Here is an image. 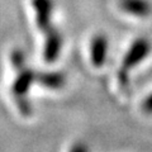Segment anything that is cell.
Returning a JSON list of instances; mask_svg holds the SVG:
<instances>
[{"label": "cell", "instance_id": "obj_4", "mask_svg": "<svg viewBox=\"0 0 152 152\" xmlns=\"http://www.w3.org/2000/svg\"><path fill=\"white\" fill-rule=\"evenodd\" d=\"M46 42H45V60L46 62L52 64L60 56L61 48H62V34L57 28H52L48 32L45 33Z\"/></svg>", "mask_w": 152, "mask_h": 152}, {"label": "cell", "instance_id": "obj_7", "mask_svg": "<svg viewBox=\"0 0 152 152\" xmlns=\"http://www.w3.org/2000/svg\"><path fill=\"white\" fill-rule=\"evenodd\" d=\"M36 81L48 89H61L66 83V76L64 72H57V71L41 72L36 74Z\"/></svg>", "mask_w": 152, "mask_h": 152}, {"label": "cell", "instance_id": "obj_3", "mask_svg": "<svg viewBox=\"0 0 152 152\" xmlns=\"http://www.w3.org/2000/svg\"><path fill=\"white\" fill-rule=\"evenodd\" d=\"M32 5L36 12V23L38 28L43 33L52 29L53 0H32Z\"/></svg>", "mask_w": 152, "mask_h": 152}, {"label": "cell", "instance_id": "obj_5", "mask_svg": "<svg viewBox=\"0 0 152 152\" xmlns=\"http://www.w3.org/2000/svg\"><path fill=\"white\" fill-rule=\"evenodd\" d=\"M108 55V38L104 34H96L91 39L90 45V56L94 66L100 67L104 65Z\"/></svg>", "mask_w": 152, "mask_h": 152}, {"label": "cell", "instance_id": "obj_2", "mask_svg": "<svg viewBox=\"0 0 152 152\" xmlns=\"http://www.w3.org/2000/svg\"><path fill=\"white\" fill-rule=\"evenodd\" d=\"M151 42L147 38H137V39L131 45L127 53L123 58L122 70L128 71L133 67H136L138 64H141L151 52Z\"/></svg>", "mask_w": 152, "mask_h": 152}, {"label": "cell", "instance_id": "obj_9", "mask_svg": "<svg viewBox=\"0 0 152 152\" xmlns=\"http://www.w3.org/2000/svg\"><path fill=\"white\" fill-rule=\"evenodd\" d=\"M143 110L148 114H152V94L145 100L143 103Z\"/></svg>", "mask_w": 152, "mask_h": 152}, {"label": "cell", "instance_id": "obj_8", "mask_svg": "<svg viewBox=\"0 0 152 152\" xmlns=\"http://www.w3.org/2000/svg\"><path fill=\"white\" fill-rule=\"evenodd\" d=\"M70 152H89V151H88V147L84 143H80L79 142V143H75L72 147H71Z\"/></svg>", "mask_w": 152, "mask_h": 152}, {"label": "cell", "instance_id": "obj_1", "mask_svg": "<svg viewBox=\"0 0 152 152\" xmlns=\"http://www.w3.org/2000/svg\"><path fill=\"white\" fill-rule=\"evenodd\" d=\"M12 64L17 70V76L12 86V93L15 99L17 107L23 115H31L32 105L27 98V93L32 84L36 81V72L32 69L27 67L24 53L20 50H14L10 55Z\"/></svg>", "mask_w": 152, "mask_h": 152}, {"label": "cell", "instance_id": "obj_6", "mask_svg": "<svg viewBox=\"0 0 152 152\" xmlns=\"http://www.w3.org/2000/svg\"><path fill=\"white\" fill-rule=\"evenodd\" d=\"M119 7L123 12L134 17L145 18L152 13V4L148 0H119Z\"/></svg>", "mask_w": 152, "mask_h": 152}]
</instances>
